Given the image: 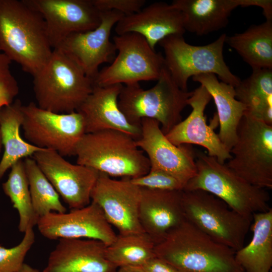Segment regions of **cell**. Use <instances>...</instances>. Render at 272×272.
I'll return each instance as SVG.
<instances>
[{"instance_id":"1","label":"cell","mask_w":272,"mask_h":272,"mask_svg":"<svg viewBox=\"0 0 272 272\" xmlns=\"http://www.w3.org/2000/svg\"><path fill=\"white\" fill-rule=\"evenodd\" d=\"M53 49L42 15L24 0H0V51L32 76Z\"/></svg>"},{"instance_id":"2","label":"cell","mask_w":272,"mask_h":272,"mask_svg":"<svg viewBox=\"0 0 272 272\" xmlns=\"http://www.w3.org/2000/svg\"><path fill=\"white\" fill-rule=\"evenodd\" d=\"M155 253L180 272H244L235 250L186 219L155 245Z\"/></svg>"},{"instance_id":"3","label":"cell","mask_w":272,"mask_h":272,"mask_svg":"<svg viewBox=\"0 0 272 272\" xmlns=\"http://www.w3.org/2000/svg\"><path fill=\"white\" fill-rule=\"evenodd\" d=\"M77 163L110 177L134 178L147 174L149 160L129 134L115 130L86 133L76 150Z\"/></svg>"},{"instance_id":"4","label":"cell","mask_w":272,"mask_h":272,"mask_svg":"<svg viewBox=\"0 0 272 272\" xmlns=\"http://www.w3.org/2000/svg\"><path fill=\"white\" fill-rule=\"evenodd\" d=\"M196 173L185 184L186 191L201 190L223 201L245 217L268 211L270 196L265 189L254 186L237 175L226 164L201 151L195 152Z\"/></svg>"},{"instance_id":"5","label":"cell","mask_w":272,"mask_h":272,"mask_svg":"<svg viewBox=\"0 0 272 272\" xmlns=\"http://www.w3.org/2000/svg\"><path fill=\"white\" fill-rule=\"evenodd\" d=\"M33 77L37 105L58 113L77 111L94 87L93 81L58 48Z\"/></svg>"},{"instance_id":"6","label":"cell","mask_w":272,"mask_h":272,"mask_svg":"<svg viewBox=\"0 0 272 272\" xmlns=\"http://www.w3.org/2000/svg\"><path fill=\"white\" fill-rule=\"evenodd\" d=\"M157 81L146 90L139 83L123 85L118 104L130 123L141 126L143 118L155 119L166 134L182 120L181 113L192 91L180 89L165 66Z\"/></svg>"},{"instance_id":"7","label":"cell","mask_w":272,"mask_h":272,"mask_svg":"<svg viewBox=\"0 0 272 272\" xmlns=\"http://www.w3.org/2000/svg\"><path fill=\"white\" fill-rule=\"evenodd\" d=\"M227 35L223 34L215 41L205 45L187 43L183 35L168 36L159 42L164 52V64L172 79L184 91L187 90L189 78L212 74L222 82L234 87L241 79L230 71L223 56Z\"/></svg>"},{"instance_id":"8","label":"cell","mask_w":272,"mask_h":272,"mask_svg":"<svg viewBox=\"0 0 272 272\" xmlns=\"http://www.w3.org/2000/svg\"><path fill=\"white\" fill-rule=\"evenodd\" d=\"M230 152L225 163L234 172L254 186L272 188V125L245 112Z\"/></svg>"},{"instance_id":"9","label":"cell","mask_w":272,"mask_h":272,"mask_svg":"<svg viewBox=\"0 0 272 272\" xmlns=\"http://www.w3.org/2000/svg\"><path fill=\"white\" fill-rule=\"evenodd\" d=\"M182 205L185 219L213 239L235 251L243 246L252 218L201 190H183Z\"/></svg>"},{"instance_id":"10","label":"cell","mask_w":272,"mask_h":272,"mask_svg":"<svg viewBox=\"0 0 272 272\" xmlns=\"http://www.w3.org/2000/svg\"><path fill=\"white\" fill-rule=\"evenodd\" d=\"M117 54L111 64L99 71L95 86L125 85L143 81H157L164 64V56L157 52L142 35L135 33L113 37Z\"/></svg>"},{"instance_id":"11","label":"cell","mask_w":272,"mask_h":272,"mask_svg":"<svg viewBox=\"0 0 272 272\" xmlns=\"http://www.w3.org/2000/svg\"><path fill=\"white\" fill-rule=\"evenodd\" d=\"M22 128L27 142L61 156H75L77 146L86 133L84 118L75 111L58 113L39 107L33 102L22 106Z\"/></svg>"},{"instance_id":"12","label":"cell","mask_w":272,"mask_h":272,"mask_svg":"<svg viewBox=\"0 0 272 272\" xmlns=\"http://www.w3.org/2000/svg\"><path fill=\"white\" fill-rule=\"evenodd\" d=\"M141 188L129 178L112 179L99 172L91 194V201L102 209L107 221L118 234L144 233L139 220Z\"/></svg>"},{"instance_id":"13","label":"cell","mask_w":272,"mask_h":272,"mask_svg":"<svg viewBox=\"0 0 272 272\" xmlns=\"http://www.w3.org/2000/svg\"><path fill=\"white\" fill-rule=\"evenodd\" d=\"M32 157L71 210L83 208L91 202L98 171L72 164L52 150L43 149Z\"/></svg>"},{"instance_id":"14","label":"cell","mask_w":272,"mask_h":272,"mask_svg":"<svg viewBox=\"0 0 272 272\" xmlns=\"http://www.w3.org/2000/svg\"><path fill=\"white\" fill-rule=\"evenodd\" d=\"M101 22L94 29L71 34L55 48L61 50L93 81L99 66L114 59L116 49L110 39L112 29L124 16L116 11L100 12Z\"/></svg>"},{"instance_id":"15","label":"cell","mask_w":272,"mask_h":272,"mask_svg":"<svg viewBox=\"0 0 272 272\" xmlns=\"http://www.w3.org/2000/svg\"><path fill=\"white\" fill-rule=\"evenodd\" d=\"M36 226L40 234L50 240L95 239L108 246L117 235L101 208L93 201L69 212H51L40 217Z\"/></svg>"},{"instance_id":"16","label":"cell","mask_w":272,"mask_h":272,"mask_svg":"<svg viewBox=\"0 0 272 272\" xmlns=\"http://www.w3.org/2000/svg\"><path fill=\"white\" fill-rule=\"evenodd\" d=\"M43 17L52 49L69 35L94 29L100 12L93 0H24Z\"/></svg>"},{"instance_id":"17","label":"cell","mask_w":272,"mask_h":272,"mask_svg":"<svg viewBox=\"0 0 272 272\" xmlns=\"http://www.w3.org/2000/svg\"><path fill=\"white\" fill-rule=\"evenodd\" d=\"M141 125V135L136 144L146 153L150 167L172 175L185 186L196 173L195 152L191 145L172 144L155 119L143 118Z\"/></svg>"},{"instance_id":"18","label":"cell","mask_w":272,"mask_h":272,"mask_svg":"<svg viewBox=\"0 0 272 272\" xmlns=\"http://www.w3.org/2000/svg\"><path fill=\"white\" fill-rule=\"evenodd\" d=\"M212 97L207 90L200 85L192 92L187 101L192 111L165 134L167 139L176 146L197 145L206 148L208 155L215 157L222 164L232 157L230 151L221 141L214 129L219 124L217 113L212 123H207L205 110Z\"/></svg>"},{"instance_id":"19","label":"cell","mask_w":272,"mask_h":272,"mask_svg":"<svg viewBox=\"0 0 272 272\" xmlns=\"http://www.w3.org/2000/svg\"><path fill=\"white\" fill-rule=\"evenodd\" d=\"M171 4L182 12L185 31L199 36L225 28L239 6L260 7L266 19L272 17L271 0H174Z\"/></svg>"},{"instance_id":"20","label":"cell","mask_w":272,"mask_h":272,"mask_svg":"<svg viewBox=\"0 0 272 272\" xmlns=\"http://www.w3.org/2000/svg\"><path fill=\"white\" fill-rule=\"evenodd\" d=\"M106 247L95 239H59L42 272H117L107 259Z\"/></svg>"},{"instance_id":"21","label":"cell","mask_w":272,"mask_h":272,"mask_svg":"<svg viewBox=\"0 0 272 272\" xmlns=\"http://www.w3.org/2000/svg\"><path fill=\"white\" fill-rule=\"evenodd\" d=\"M117 35L135 33L145 38L154 49L166 37L186 32L182 12L171 4L158 2L139 12L123 16L115 25Z\"/></svg>"},{"instance_id":"22","label":"cell","mask_w":272,"mask_h":272,"mask_svg":"<svg viewBox=\"0 0 272 272\" xmlns=\"http://www.w3.org/2000/svg\"><path fill=\"white\" fill-rule=\"evenodd\" d=\"M182 190L141 188L139 220L144 231L156 244L185 220Z\"/></svg>"},{"instance_id":"23","label":"cell","mask_w":272,"mask_h":272,"mask_svg":"<svg viewBox=\"0 0 272 272\" xmlns=\"http://www.w3.org/2000/svg\"><path fill=\"white\" fill-rule=\"evenodd\" d=\"M122 86L94 85L93 91L77 111L84 118L86 133L115 130L129 134L135 141L140 138L141 125L130 123L118 106Z\"/></svg>"},{"instance_id":"24","label":"cell","mask_w":272,"mask_h":272,"mask_svg":"<svg viewBox=\"0 0 272 272\" xmlns=\"http://www.w3.org/2000/svg\"><path fill=\"white\" fill-rule=\"evenodd\" d=\"M192 78L202 85L213 99L220 125L218 134L222 143L230 151L236 142L237 127L246 111V107L237 99L235 88L219 81L215 75L202 74Z\"/></svg>"},{"instance_id":"25","label":"cell","mask_w":272,"mask_h":272,"mask_svg":"<svg viewBox=\"0 0 272 272\" xmlns=\"http://www.w3.org/2000/svg\"><path fill=\"white\" fill-rule=\"evenodd\" d=\"M250 242L235 251L244 272H270L272 266V209L252 215Z\"/></svg>"},{"instance_id":"26","label":"cell","mask_w":272,"mask_h":272,"mask_svg":"<svg viewBox=\"0 0 272 272\" xmlns=\"http://www.w3.org/2000/svg\"><path fill=\"white\" fill-rule=\"evenodd\" d=\"M23 104L19 99L0 109V129L4 152L0 161V180L16 162L32 157L43 149L22 138L20 128L23 120Z\"/></svg>"},{"instance_id":"27","label":"cell","mask_w":272,"mask_h":272,"mask_svg":"<svg viewBox=\"0 0 272 272\" xmlns=\"http://www.w3.org/2000/svg\"><path fill=\"white\" fill-rule=\"evenodd\" d=\"M225 43L252 69H272V20L226 36Z\"/></svg>"},{"instance_id":"28","label":"cell","mask_w":272,"mask_h":272,"mask_svg":"<svg viewBox=\"0 0 272 272\" xmlns=\"http://www.w3.org/2000/svg\"><path fill=\"white\" fill-rule=\"evenodd\" d=\"M234 88L236 97L245 105L246 113L272 125V69L252 70L251 75Z\"/></svg>"},{"instance_id":"29","label":"cell","mask_w":272,"mask_h":272,"mask_svg":"<svg viewBox=\"0 0 272 272\" xmlns=\"http://www.w3.org/2000/svg\"><path fill=\"white\" fill-rule=\"evenodd\" d=\"M155 244L145 232L128 235L117 234L115 241L107 246L108 260L119 268L142 266L156 256Z\"/></svg>"},{"instance_id":"30","label":"cell","mask_w":272,"mask_h":272,"mask_svg":"<svg viewBox=\"0 0 272 272\" xmlns=\"http://www.w3.org/2000/svg\"><path fill=\"white\" fill-rule=\"evenodd\" d=\"M2 188L18 213L19 231L24 233L28 228L36 226L39 218L33 208L28 180L22 159L11 167L8 178L3 183Z\"/></svg>"},{"instance_id":"31","label":"cell","mask_w":272,"mask_h":272,"mask_svg":"<svg viewBox=\"0 0 272 272\" xmlns=\"http://www.w3.org/2000/svg\"><path fill=\"white\" fill-rule=\"evenodd\" d=\"M34 211L40 218L51 212H66L59 195L32 157L24 160Z\"/></svg>"},{"instance_id":"32","label":"cell","mask_w":272,"mask_h":272,"mask_svg":"<svg viewBox=\"0 0 272 272\" xmlns=\"http://www.w3.org/2000/svg\"><path fill=\"white\" fill-rule=\"evenodd\" d=\"M21 241L12 248L0 245V272H19L25 258L35 241L33 228H28Z\"/></svg>"},{"instance_id":"33","label":"cell","mask_w":272,"mask_h":272,"mask_svg":"<svg viewBox=\"0 0 272 272\" xmlns=\"http://www.w3.org/2000/svg\"><path fill=\"white\" fill-rule=\"evenodd\" d=\"M130 181L141 188L166 190H182L184 185L172 175L159 169L151 168L149 172Z\"/></svg>"},{"instance_id":"34","label":"cell","mask_w":272,"mask_h":272,"mask_svg":"<svg viewBox=\"0 0 272 272\" xmlns=\"http://www.w3.org/2000/svg\"><path fill=\"white\" fill-rule=\"evenodd\" d=\"M11 62L0 51V109L12 103L19 92L18 83L10 69Z\"/></svg>"},{"instance_id":"35","label":"cell","mask_w":272,"mask_h":272,"mask_svg":"<svg viewBox=\"0 0 272 272\" xmlns=\"http://www.w3.org/2000/svg\"><path fill=\"white\" fill-rule=\"evenodd\" d=\"M100 12L116 11L128 16L140 11L146 3L145 0H93Z\"/></svg>"},{"instance_id":"36","label":"cell","mask_w":272,"mask_h":272,"mask_svg":"<svg viewBox=\"0 0 272 272\" xmlns=\"http://www.w3.org/2000/svg\"><path fill=\"white\" fill-rule=\"evenodd\" d=\"M146 272H180L175 267L156 256L142 266Z\"/></svg>"},{"instance_id":"37","label":"cell","mask_w":272,"mask_h":272,"mask_svg":"<svg viewBox=\"0 0 272 272\" xmlns=\"http://www.w3.org/2000/svg\"><path fill=\"white\" fill-rule=\"evenodd\" d=\"M117 272H146L142 266H127L118 268Z\"/></svg>"},{"instance_id":"38","label":"cell","mask_w":272,"mask_h":272,"mask_svg":"<svg viewBox=\"0 0 272 272\" xmlns=\"http://www.w3.org/2000/svg\"><path fill=\"white\" fill-rule=\"evenodd\" d=\"M19 272H41L39 269L34 268L31 265L24 263Z\"/></svg>"},{"instance_id":"39","label":"cell","mask_w":272,"mask_h":272,"mask_svg":"<svg viewBox=\"0 0 272 272\" xmlns=\"http://www.w3.org/2000/svg\"><path fill=\"white\" fill-rule=\"evenodd\" d=\"M2 147H3V144H2L1 132V129H0V152H1Z\"/></svg>"}]
</instances>
